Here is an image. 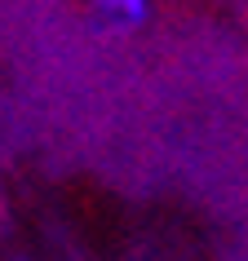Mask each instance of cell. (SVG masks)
Returning <instances> with one entry per match:
<instances>
[{
	"mask_svg": "<svg viewBox=\"0 0 248 261\" xmlns=\"http://www.w3.org/2000/svg\"><path fill=\"white\" fill-rule=\"evenodd\" d=\"M89 18L93 27L111 40H133L151 27L155 18V0H93L89 5Z\"/></svg>",
	"mask_w": 248,
	"mask_h": 261,
	"instance_id": "obj_1",
	"label": "cell"
},
{
	"mask_svg": "<svg viewBox=\"0 0 248 261\" xmlns=\"http://www.w3.org/2000/svg\"><path fill=\"white\" fill-rule=\"evenodd\" d=\"M18 261H27V257H18Z\"/></svg>",
	"mask_w": 248,
	"mask_h": 261,
	"instance_id": "obj_2",
	"label": "cell"
}]
</instances>
